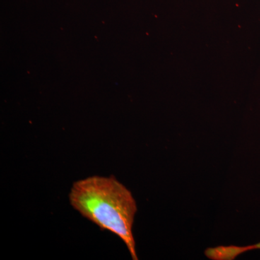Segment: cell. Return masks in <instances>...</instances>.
<instances>
[{
  "label": "cell",
  "mask_w": 260,
  "mask_h": 260,
  "mask_svg": "<svg viewBox=\"0 0 260 260\" xmlns=\"http://www.w3.org/2000/svg\"><path fill=\"white\" fill-rule=\"evenodd\" d=\"M69 200L84 218L120 238L132 259H138L133 233L138 210L136 201L131 191L114 176H93L75 181Z\"/></svg>",
  "instance_id": "obj_1"
},
{
  "label": "cell",
  "mask_w": 260,
  "mask_h": 260,
  "mask_svg": "<svg viewBox=\"0 0 260 260\" xmlns=\"http://www.w3.org/2000/svg\"><path fill=\"white\" fill-rule=\"evenodd\" d=\"M260 249V243L246 246H218L205 251L207 257L213 260H233L246 251Z\"/></svg>",
  "instance_id": "obj_2"
}]
</instances>
